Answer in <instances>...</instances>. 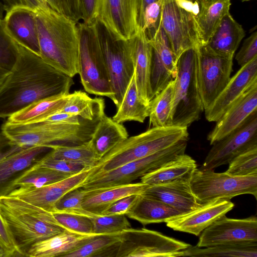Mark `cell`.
I'll return each instance as SVG.
<instances>
[{"label":"cell","mask_w":257,"mask_h":257,"mask_svg":"<svg viewBox=\"0 0 257 257\" xmlns=\"http://www.w3.org/2000/svg\"><path fill=\"white\" fill-rule=\"evenodd\" d=\"M5 7V13L15 8L25 7L36 11L43 5L39 0H2ZM47 5V4H46Z\"/></svg>","instance_id":"db71d44e"},{"label":"cell","mask_w":257,"mask_h":257,"mask_svg":"<svg viewBox=\"0 0 257 257\" xmlns=\"http://www.w3.org/2000/svg\"><path fill=\"white\" fill-rule=\"evenodd\" d=\"M138 0H96L94 19L116 41H126L140 31Z\"/></svg>","instance_id":"4fadbf2b"},{"label":"cell","mask_w":257,"mask_h":257,"mask_svg":"<svg viewBox=\"0 0 257 257\" xmlns=\"http://www.w3.org/2000/svg\"><path fill=\"white\" fill-rule=\"evenodd\" d=\"M183 214L159 200L141 194L138 195L135 202L126 215L146 225L154 223H166Z\"/></svg>","instance_id":"83f0119b"},{"label":"cell","mask_w":257,"mask_h":257,"mask_svg":"<svg viewBox=\"0 0 257 257\" xmlns=\"http://www.w3.org/2000/svg\"><path fill=\"white\" fill-rule=\"evenodd\" d=\"M96 0H79V16L84 24L87 25L95 21L94 19Z\"/></svg>","instance_id":"f907efd6"},{"label":"cell","mask_w":257,"mask_h":257,"mask_svg":"<svg viewBox=\"0 0 257 257\" xmlns=\"http://www.w3.org/2000/svg\"><path fill=\"white\" fill-rule=\"evenodd\" d=\"M212 145L200 169L213 170L228 164L239 155L257 147V111L231 133Z\"/></svg>","instance_id":"5bb4252c"},{"label":"cell","mask_w":257,"mask_h":257,"mask_svg":"<svg viewBox=\"0 0 257 257\" xmlns=\"http://www.w3.org/2000/svg\"><path fill=\"white\" fill-rule=\"evenodd\" d=\"M231 0H197L196 21L200 45H206L222 18L229 13Z\"/></svg>","instance_id":"4dcf8cb0"},{"label":"cell","mask_w":257,"mask_h":257,"mask_svg":"<svg viewBox=\"0 0 257 257\" xmlns=\"http://www.w3.org/2000/svg\"><path fill=\"white\" fill-rule=\"evenodd\" d=\"M197 0L164 1L161 27L165 32L176 61L186 50L200 45L196 21Z\"/></svg>","instance_id":"9c48e42d"},{"label":"cell","mask_w":257,"mask_h":257,"mask_svg":"<svg viewBox=\"0 0 257 257\" xmlns=\"http://www.w3.org/2000/svg\"><path fill=\"white\" fill-rule=\"evenodd\" d=\"M134 66V76L139 96L147 105L152 99L151 87L152 48L142 30L127 41Z\"/></svg>","instance_id":"603a6c76"},{"label":"cell","mask_w":257,"mask_h":257,"mask_svg":"<svg viewBox=\"0 0 257 257\" xmlns=\"http://www.w3.org/2000/svg\"><path fill=\"white\" fill-rule=\"evenodd\" d=\"M46 154L50 158L59 159L92 168L99 159L92 149L89 141L75 146H54Z\"/></svg>","instance_id":"ab89813d"},{"label":"cell","mask_w":257,"mask_h":257,"mask_svg":"<svg viewBox=\"0 0 257 257\" xmlns=\"http://www.w3.org/2000/svg\"><path fill=\"white\" fill-rule=\"evenodd\" d=\"M195 47L183 52L179 57L174 80L172 126L188 127L199 118L204 110L197 77Z\"/></svg>","instance_id":"8992f818"},{"label":"cell","mask_w":257,"mask_h":257,"mask_svg":"<svg viewBox=\"0 0 257 257\" xmlns=\"http://www.w3.org/2000/svg\"><path fill=\"white\" fill-rule=\"evenodd\" d=\"M137 196L138 195L134 194L119 199L105 209L101 215H126L135 202Z\"/></svg>","instance_id":"681fc988"},{"label":"cell","mask_w":257,"mask_h":257,"mask_svg":"<svg viewBox=\"0 0 257 257\" xmlns=\"http://www.w3.org/2000/svg\"><path fill=\"white\" fill-rule=\"evenodd\" d=\"M80 39L79 72L80 81L88 93L105 96L113 102L114 95L98 40V23L79 24Z\"/></svg>","instance_id":"52a82bcc"},{"label":"cell","mask_w":257,"mask_h":257,"mask_svg":"<svg viewBox=\"0 0 257 257\" xmlns=\"http://www.w3.org/2000/svg\"><path fill=\"white\" fill-rule=\"evenodd\" d=\"M112 118L118 123L128 121L143 123L149 117V105L143 103L139 96L134 74Z\"/></svg>","instance_id":"8d00e7d4"},{"label":"cell","mask_w":257,"mask_h":257,"mask_svg":"<svg viewBox=\"0 0 257 257\" xmlns=\"http://www.w3.org/2000/svg\"><path fill=\"white\" fill-rule=\"evenodd\" d=\"M68 95L62 94L39 100L13 114L6 121L17 124L43 121L62 109Z\"/></svg>","instance_id":"d6a6232c"},{"label":"cell","mask_w":257,"mask_h":257,"mask_svg":"<svg viewBox=\"0 0 257 257\" xmlns=\"http://www.w3.org/2000/svg\"><path fill=\"white\" fill-rule=\"evenodd\" d=\"M166 1V0H164V1Z\"/></svg>","instance_id":"03108f58"},{"label":"cell","mask_w":257,"mask_h":257,"mask_svg":"<svg viewBox=\"0 0 257 257\" xmlns=\"http://www.w3.org/2000/svg\"><path fill=\"white\" fill-rule=\"evenodd\" d=\"M39 55L73 78L79 72L80 32L74 19L43 4L35 11Z\"/></svg>","instance_id":"7a4b0ae2"},{"label":"cell","mask_w":257,"mask_h":257,"mask_svg":"<svg viewBox=\"0 0 257 257\" xmlns=\"http://www.w3.org/2000/svg\"><path fill=\"white\" fill-rule=\"evenodd\" d=\"M128 137L127 131L122 123L114 121L104 113L100 118L89 143L99 160Z\"/></svg>","instance_id":"f546056e"},{"label":"cell","mask_w":257,"mask_h":257,"mask_svg":"<svg viewBox=\"0 0 257 257\" xmlns=\"http://www.w3.org/2000/svg\"><path fill=\"white\" fill-rule=\"evenodd\" d=\"M105 101L101 98H92L84 91L76 90L68 94L66 103L60 111L78 115L81 118L93 121L105 113Z\"/></svg>","instance_id":"d590c367"},{"label":"cell","mask_w":257,"mask_h":257,"mask_svg":"<svg viewBox=\"0 0 257 257\" xmlns=\"http://www.w3.org/2000/svg\"><path fill=\"white\" fill-rule=\"evenodd\" d=\"M17 54L16 43L6 30L3 20H0V67L10 71L15 63Z\"/></svg>","instance_id":"ee69618b"},{"label":"cell","mask_w":257,"mask_h":257,"mask_svg":"<svg viewBox=\"0 0 257 257\" xmlns=\"http://www.w3.org/2000/svg\"><path fill=\"white\" fill-rule=\"evenodd\" d=\"M174 80L170 82L160 93L155 96L149 103V123L152 127L172 126Z\"/></svg>","instance_id":"f35d334b"},{"label":"cell","mask_w":257,"mask_h":257,"mask_svg":"<svg viewBox=\"0 0 257 257\" xmlns=\"http://www.w3.org/2000/svg\"><path fill=\"white\" fill-rule=\"evenodd\" d=\"M242 2H246V1H251V0H240Z\"/></svg>","instance_id":"e7e4bbea"},{"label":"cell","mask_w":257,"mask_h":257,"mask_svg":"<svg viewBox=\"0 0 257 257\" xmlns=\"http://www.w3.org/2000/svg\"><path fill=\"white\" fill-rule=\"evenodd\" d=\"M0 257H5V252L2 248V246L0 245Z\"/></svg>","instance_id":"6125c7cd"},{"label":"cell","mask_w":257,"mask_h":257,"mask_svg":"<svg viewBox=\"0 0 257 257\" xmlns=\"http://www.w3.org/2000/svg\"><path fill=\"white\" fill-rule=\"evenodd\" d=\"M15 41L18 49L17 59L0 85V118H8L39 100L69 94L74 84L72 77Z\"/></svg>","instance_id":"6da1fadb"},{"label":"cell","mask_w":257,"mask_h":257,"mask_svg":"<svg viewBox=\"0 0 257 257\" xmlns=\"http://www.w3.org/2000/svg\"><path fill=\"white\" fill-rule=\"evenodd\" d=\"M95 234L120 232L131 227L125 214L92 215L89 216Z\"/></svg>","instance_id":"b9f144b4"},{"label":"cell","mask_w":257,"mask_h":257,"mask_svg":"<svg viewBox=\"0 0 257 257\" xmlns=\"http://www.w3.org/2000/svg\"><path fill=\"white\" fill-rule=\"evenodd\" d=\"M120 232L95 234L64 257H116Z\"/></svg>","instance_id":"836d02e7"},{"label":"cell","mask_w":257,"mask_h":257,"mask_svg":"<svg viewBox=\"0 0 257 257\" xmlns=\"http://www.w3.org/2000/svg\"><path fill=\"white\" fill-rule=\"evenodd\" d=\"M91 168H88L62 181L23 192H12L14 196L48 212L53 213L58 201L69 191L81 187L88 178Z\"/></svg>","instance_id":"44dd1931"},{"label":"cell","mask_w":257,"mask_h":257,"mask_svg":"<svg viewBox=\"0 0 257 257\" xmlns=\"http://www.w3.org/2000/svg\"><path fill=\"white\" fill-rule=\"evenodd\" d=\"M52 213L58 224L65 230L84 235L95 234L89 216L64 212Z\"/></svg>","instance_id":"60d3db41"},{"label":"cell","mask_w":257,"mask_h":257,"mask_svg":"<svg viewBox=\"0 0 257 257\" xmlns=\"http://www.w3.org/2000/svg\"><path fill=\"white\" fill-rule=\"evenodd\" d=\"M149 185L142 182L131 183L106 189L86 191L82 207L89 216L101 215L113 203L131 195L142 194Z\"/></svg>","instance_id":"484cf974"},{"label":"cell","mask_w":257,"mask_h":257,"mask_svg":"<svg viewBox=\"0 0 257 257\" xmlns=\"http://www.w3.org/2000/svg\"><path fill=\"white\" fill-rule=\"evenodd\" d=\"M98 36L106 64L116 109L120 105L134 74V66L127 41H116L98 28Z\"/></svg>","instance_id":"9a60e30c"},{"label":"cell","mask_w":257,"mask_h":257,"mask_svg":"<svg viewBox=\"0 0 257 257\" xmlns=\"http://www.w3.org/2000/svg\"><path fill=\"white\" fill-rule=\"evenodd\" d=\"M51 149L46 146L24 148L0 162V197L8 196L15 189L16 181Z\"/></svg>","instance_id":"7402d4cb"},{"label":"cell","mask_w":257,"mask_h":257,"mask_svg":"<svg viewBox=\"0 0 257 257\" xmlns=\"http://www.w3.org/2000/svg\"><path fill=\"white\" fill-rule=\"evenodd\" d=\"M3 22L11 37L39 55L35 11L28 8H15L6 12Z\"/></svg>","instance_id":"d4e9b609"},{"label":"cell","mask_w":257,"mask_h":257,"mask_svg":"<svg viewBox=\"0 0 257 257\" xmlns=\"http://www.w3.org/2000/svg\"><path fill=\"white\" fill-rule=\"evenodd\" d=\"M183 256L257 257V241L218 245L204 248L191 245L178 252L175 257Z\"/></svg>","instance_id":"e575fe53"},{"label":"cell","mask_w":257,"mask_h":257,"mask_svg":"<svg viewBox=\"0 0 257 257\" xmlns=\"http://www.w3.org/2000/svg\"><path fill=\"white\" fill-rule=\"evenodd\" d=\"M74 13L75 15L79 16V0H73Z\"/></svg>","instance_id":"91938a15"},{"label":"cell","mask_w":257,"mask_h":257,"mask_svg":"<svg viewBox=\"0 0 257 257\" xmlns=\"http://www.w3.org/2000/svg\"><path fill=\"white\" fill-rule=\"evenodd\" d=\"M251 241H257L256 216L232 219L224 215L201 232L196 246L205 247Z\"/></svg>","instance_id":"2e32d148"},{"label":"cell","mask_w":257,"mask_h":257,"mask_svg":"<svg viewBox=\"0 0 257 257\" xmlns=\"http://www.w3.org/2000/svg\"><path fill=\"white\" fill-rule=\"evenodd\" d=\"M34 166L48 168L71 175L76 174L90 168L63 160L51 159L47 157L46 155Z\"/></svg>","instance_id":"bcb514c9"},{"label":"cell","mask_w":257,"mask_h":257,"mask_svg":"<svg viewBox=\"0 0 257 257\" xmlns=\"http://www.w3.org/2000/svg\"><path fill=\"white\" fill-rule=\"evenodd\" d=\"M257 57V32H253L243 42L235 56V60L241 67Z\"/></svg>","instance_id":"7dc6e473"},{"label":"cell","mask_w":257,"mask_h":257,"mask_svg":"<svg viewBox=\"0 0 257 257\" xmlns=\"http://www.w3.org/2000/svg\"><path fill=\"white\" fill-rule=\"evenodd\" d=\"M188 141H180L147 157L129 162L109 171L89 176L81 187L86 191H92L132 183L135 180L185 154Z\"/></svg>","instance_id":"ba28073f"},{"label":"cell","mask_w":257,"mask_h":257,"mask_svg":"<svg viewBox=\"0 0 257 257\" xmlns=\"http://www.w3.org/2000/svg\"><path fill=\"white\" fill-rule=\"evenodd\" d=\"M149 42L152 48L150 82L153 98L175 79L177 62L161 27Z\"/></svg>","instance_id":"e0dca14e"},{"label":"cell","mask_w":257,"mask_h":257,"mask_svg":"<svg viewBox=\"0 0 257 257\" xmlns=\"http://www.w3.org/2000/svg\"><path fill=\"white\" fill-rule=\"evenodd\" d=\"M245 35V32L242 26L228 13L222 18L206 45L220 55L233 58Z\"/></svg>","instance_id":"f1b7e54d"},{"label":"cell","mask_w":257,"mask_h":257,"mask_svg":"<svg viewBox=\"0 0 257 257\" xmlns=\"http://www.w3.org/2000/svg\"><path fill=\"white\" fill-rule=\"evenodd\" d=\"M0 245L4 251L5 257L21 256L1 212Z\"/></svg>","instance_id":"c3c4849f"},{"label":"cell","mask_w":257,"mask_h":257,"mask_svg":"<svg viewBox=\"0 0 257 257\" xmlns=\"http://www.w3.org/2000/svg\"><path fill=\"white\" fill-rule=\"evenodd\" d=\"M0 212L21 256L34 244L65 230L52 213L16 197H1Z\"/></svg>","instance_id":"3957f363"},{"label":"cell","mask_w":257,"mask_h":257,"mask_svg":"<svg viewBox=\"0 0 257 257\" xmlns=\"http://www.w3.org/2000/svg\"><path fill=\"white\" fill-rule=\"evenodd\" d=\"M5 12V7L2 1L0 0V20H2L4 18V13Z\"/></svg>","instance_id":"94428289"},{"label":"cell","mask_w":257,"mask_h":257,"mask_svg":"<svg viewBox=\"0 0 257 257\" xmlns=\"http://www.w3.org/2000/svg\"><path fill=\"white\" fill-rule=\"evenodd\" d=\"M190 245L156 231L131 227L120 232L116 257H175Z\"/></svg>","instance_id":"8fae6325"},{"label":"cell","mask_w":257,"mask_h":257,"mask_svg":"<svg viewBox=\"0 0 257 257\" xmlns=\"http://www.w3.org/2000/svg\"><path fill=\"white\" fill-rule=\"evenodd\" d=\"M73 175L56 170L35 167L26 171L14 183L15 189L12 192H23L50 185Z\"/></svg>","instance_id":"74e56055"},{"label":"cell","mask_w":257,"mask_h":257,"mask_svg":"<svg viewBox=\"0 0 257 257\" xmlns=\"http://www.w3.org/2000/svg\"><path fill=\"white\" fill-rule=\"evenodd\" d=\"M255 80L257 57L241 67L211 104L205 110L206 119L216 122L230 106Z\"/></svg>","instance_id":"ffe728a7"},{"label":"cell","mask_w":257,"mask_h":257,"mask_svg":"<svg viewBox=\"0 0 257 257\" xmlns=\"http://www.w3.org/2000/svg\"><path fill=\"white\" fill-rule=\"evenodd\" d=\"M13 143L2 132H0V162L23 148Z\"/></svg>","instance_id":"816d5d0a"},{"label":"cell","mask_w":257,"mask_h":257,"mask_svg":"<svg viewBox=\"0 0 257 257\" xmlns=\"http://www.w3.org/2000/svg\"><path fill=\"white\" fill-rule=\"evenodd\" d=\"M42 4L48 5V0H39Z\"/></svg>","instance_id":"be15d7a7"},{"label":"cell","mask_w":257,"mask_h":257,"mask_svg":"<svg viewBox=\"0 0 257 257\" xmlns=\"http://www.w3.org/2000/svg\"><path fill=\"white\" fill-rule=\"evenodd\" d=\"M99 119L81 124L49 121L17 124L6 121L1 129L13 143L22 147L75 146L90 140Z\"/></svg>","instance_id":"277c9868"},{"label":"cell","mask_w":257,"mask_h":257,"mask_svg":"<svg viewBox=\"0 0 257 257\" xmlns=\"http://www.w3.org/2000/svg\"><path fill=\"white\" fill-rule=\"evenodd\" d=\"M94 235L81 234L65 230L32 245L26 251L25 256L64 257Z\"/></svg>","instance_id":"4316f807"},{"label":"cell","mask_w":257,"mask_h":257,"mask_svg":"<svg viewBox=\"0 0 257 257\" xmlns=\"http://www.w3.org/2000/svg\"><path fill=\"white\" fill-rule=\"evenodd\" d=\"M86 191L81 187L74 188L64 194L56 203L55 212H64L90 216L83 210L81 203Z\"/></svg>","instance_id":"f6af8a7d"},{"label":"cell","mask_w":257,"mask_h":257,"mask_svg":"<svg viewBox=\"0 0 257 257\" xmlns=\"http://www.w3.org/2000/svg\"><path fill=\"white\" fill-rule=\"evenodd\" d=\"M43 121H49L59 123L81 124L86 121L78 115L71 113L59 111L49 116Z\"/></svg>","instance_id":"f5cc1de1"},{"label":"cell","mask_w":257,"mask_h":257,"mask_svg":"<svg viewBox=\"0 0 257 257\" xmlns=\"http://www.w3.org/2000/svg\"><path fill=\"white\" fill-rule=\"evenodd\" d=\"M257 111V80L254 81L230 106L216 122L207 136L212 145L241 125L252 113Z\"/></svg>","instance_id":"d6986e66"},{"label":"cell","mask_w":257,"mask_h":257,"mask_svg":"<svg viewBox=\"0 0 257 257\" xmlns=\"http://www.w3.org/2000/svg\"><path fill=\"white\" fill-rule=\"evenodd\" d=\"M183 140H189L188 127H152L139 135L128 137L116 146L91 168L89 176L147 157Z\"/></svg>","instance_id":"5b68a950"},{"label":"cell","mask_w":257,"mask_h":257,"mask_svg":"<svg viewBox=\"0 0 257 257\" xmlns=\"http://www.w3.org/2000/svg\"><path fill=\"white\" fill-rule=\"evenodd\" d=\"M196 48L197 82L204 110L229 81L233 58L215 53L207 45H199Z\"/></svg>","instance_id":"7c38bea8"},{"label":"cell","mask_w":257,"mask_h":257,"mask_svg":"<svg viewBox=\"0 0 257 257\" xmlns=\"http://www.w3.org/2000/svg\"><path fill=\"white\" fill-rule=\"evenodd\" d=\"M62 2L65 14L74 19L73 0H62Z\"/></svg>","instance_id":"9f6ffc18"},{"label":"cell","mask_w":257,"mask_h":257,"mask_svg":"<svg viewBox=\"0 0 257 257\" xmlns=\"http://www.w3.org/2000/svg\"><path fill=\"white\" fill-rule=\"evenodd\" d=\"M48 5L58 12L65 14L62 0H48Z\"/></svg>","instance_id":"6f0895ef"},{"label":"cell","mask_w":257,"mask_h":257,"mask_svg":"<svg viewBox=\"0 0 257 257\" xmlns=\"http://www.w3.org/2000/svg\"><path fill=\"white\" fill-rule=\"evenodd\" d=\"M158 0H138V24L140 30L143 17L146 10L153 3Z\"/></svg>","instance_id":"11a10c76"},{"label":"cell","mask_w":257,"mask_h":257,"mask_svg":"<svg viewBox=\"0 0 257 257\" xmlns=\"http://www.w3.org/2000/svg\"><path fill=\"white\" fill-rule=\"evenodd\" d=\"M225 172L235 176L257 175V147L234 158Z\"/></svg>","instance_id":"7bdbcfd3"},{"label":"cell","mask_w":257,"mask_h":257,"mask_svg":"<svg viewBox=\"0 0 257 257\" xmlns=\"http://www.w3.org/2000/svg\"><path fill=\"white\" fill-rule=\"evenodd\" d=\"M234 205L230 200L215 199L168 221L166 225L174 230L199 236L205 229L232 210Z\"/></svg>","instance_id":"ac0fdd59"},{"label":"cell","mask_w":257,"mask_h":257,"mask_svg":"<svg viewBox=\"0 0 257 257\" xmlns=\"http://www.w3.org/2000/svg\"><path fill=\"white\" fill-rule=\"evenodd\" d=\"M196 168L195 161L185 153L146 174L141 182L151 186L179 179L190 180Z\"/></svg>","instance_id":"1f68e13d"},{"label":"cell","mask_w":257,"mask_h":257,"mask_svg":"<svg viewBox=\"0 0 257 257\" xmlns=\"http://www.w3.org/2000/svg\"><path fill=\"white\" fill-rule=\"evenodd\" d=\"M142 194L159 200L184 214L201 207L193 194L190 180L179 179L149 186Z\"/></svg>","instance_id":"cb8c5ba5"},{"label":"cell","mask_w":257,"mask_h":257,"mask_svg":"<svg viewBox=\"0 0 257 257\" xmlns=\"http://www.w3.org/2000/svg\"><path fill=\"white\" fill-rule=\"evenodd\" d=\"M10 71L4 69L0 67V85L3 83L6 77Z\"/></svg>","instance_id":"680465c9"},{"label":"cell","mask_w":257,"mask_h":257,"mask_svg":"<svg viewBox=\"0 0 257 257\" xmlns=\"http://www.w3.org/2000/svg\"><path fill=\"white\" fill-rule=\"evenodd\" d=\"M191 190L197 201L204 204L215 199L230 200L242 194L257 198V175L235 176L196 168L190 179Z\"/></svg>","instance_id":"30bf717a"}]
</instances>
